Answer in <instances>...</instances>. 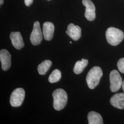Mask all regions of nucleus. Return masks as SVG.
<instances>
[{
    "instance_id": "ddd939ff",
    "label": "nucleus",
    "mask_w": 124,
    "mask_h": 124,
    "mask_svg": "<svg viewBox=\"0 0 124 124\" xmlns=\"http://www.w3.org/2000/svg\"><path fill=\"white\" fill-rule=\"evenodd\" d=\"M89 124H102L103 120L102 116L94 111H91L87 116Z\"/></svg>"
},
{
    "instance_id": "20e7f679",
    "label": "nucleus",
    "mask_w": 124,
    "mask_h": 124,
    "mask_svg": "<svg viewBox=\"0 0 124 124\" xmlns=\"http://www.w3.org/2000/svg\"><path fill=\"white\" fill-rule=\"evenodd\" d=\"M25 91L22 88L15 89L11 94L10 102L12 106L18 107L20 106L25 98Z\"/></svg>"
},
{
    "instance_id": "9b49d317",
    "label": "nucleus",
    "mask_w": 124,
    "mask_h": 124,
    "mask_svg": "<svg viewBox=\"0 0 124 124\" xmlns=\"http://www.w3.org/2000/svg\"><path fill=\"white\" fill-rule=\"evenodd\" d=\"M54 32V25L52 23L45 22L43 25V35L45 39L49 41L53 39Z\"/></svg>"
},
{
    "instance_id": "1a4fd4ad",
    "label": "nucleus",
    "mask_w": 124,
    "mask_h": 124,
    "mask_svg": "<svg viewBox=\"0 0 124 124\" xmlns=\"http://www.w3.org/2000/svg\"><path fill=\"white\" fill-rule=\"evenodd\" d=\"M10 38L13 46L18 50L22 49L24 46V43L21 34L19 32L11 33Z\"/></svg>"
},
{
    "instance_id": "0eeeda50",
    "label": "nucleus",
    "mask_w": 124,
    "mask_h": 124,
    "mask_svg": "<svg viewBox=\"0 0 124 124\" xmlns=\"http://www.w3.org/2000/svg\"><path fill=\"white\" fill-rule=\"evenodd\" d=\"M82 3L85 7V17L89 21H93L96 18L95 5L91 0H82Z\"/></svg>"
},
{
    "instance_id": "f3484780",
    "label": "nucleus",
    "mask_w": 124,
    "mask_h": 124,
    "mask_svg": "<svg viewBox=\"0 0 124 124\" xmlns=\"http://www.w3.org/2000/svg\"><path fill=\"white\" fill-rule=\"evenodd\" d=\"M117 67L119 70L124 74V58L120 59L117 63Z\"/></svg>"
},
{
    "instance_id": "7ed1b4c3",
    "label": "nucleus",
    "mask_w": 124,
    "mask_h": 124,
    "mask_svg": "<svg viewBox=\"0 0 124 124\" xmlns=\"http://www.w3.org/2000/svg\"><path fill=\"white\" fill-rule=\"evenodd\" d=\"M106 37L108 42L113 46L119 44L124 38L123 32L115 27L108 28L106 32Z\"/></svg>"
},
{
    "instance_id": "2eb2a0df",
    "label": "nucleus",
    "mask_w": 124,
    "mask_h": 124,
    "mask_svg": "<svg viewBox=\"0 0 124 124\" xmlns=\"http://www.w3.org/2000/svg\"><path fill=\"white\" fill-rule=\"evenodd\" d=\"M52 65V62L50 60H46L38 66V72L40 75H44L49 70Z\"/></svg>"
},
{
    "instance_id": "6ab92c4d",
    "label": "nucleus",
    "mask_w": 124,
    "mask_h": 124,
    "mask_svg": "<svg viewBox=\"0 0 124 124\" xmlns=\"http://www.w3.org/2000/svg\"><path fill=\"white\" fill-rule=\"evenodd\" d=\"M122 90L124 92V81H123V83H122Z\"/></svg>"
},
{
    "instance_id": "4468645a",
    "label": "nucleus",
    "mask_w": 124,
    "mask_h": 124,
    "mask_svg": "<svg viewBox=\"0 0 124 124\" xmlns=\"http://www.w3.org/2000/svg\"><path fill=\"white\" fill-rule=\"evenodd\" d=\"M88 61L87 59L82 58L81 61H78L75 63L74 68V72L76 74H80L84 70L85 68L87 66Z\"/></svg>"
},
{
    "instance_id": "a211bd4d",
    "label": "nucleus",
    "mask_w": 124,
    "mask_h": 124,
    "mask_svg": "<svg viewBox=\"0 0 124 124\" xmlns=\"http://www.w3.org/2000/svg\"><path fill=\"white\" fill-rule=\"evenodd\" d=\"M33 2V0H24V3L26 6L29 7Z\"/></svg>"
},
{
    "instance_id": "39448f33",
    "label": "nucleus",
    "mask_w": 124,
    "mask_h": 124,
    "mask_svg": "<svg viewBox=\"0 0 124 124\" xmlns=\"http://www.w3.org/2000/svg\"><path fill=\"white\" fill-rule=\"evenodd\" d=\"M109 80L110 83V89L112 92H116L122 87V79L119 72L116 70H113L110 72Z\"/></svg>"
},
{
    "instance_id": "6e6552de",
    "label": "nucleus",
    "mask_w": 124,
    "mask_h": 124,
    "mask_svg": "<svg viewBox=\"0 0 124 124\" xmlns=\"http://www.w3.org/2000/svg\"><path fill=\"white\" fill-rule=\"evenodd\" d=\"M0 60L2 69L4 71L8 70L11 66V55L7 50L2 49L0 50Z\"/></svg>"
},
{
    "instance_id": "423d86ee",
    "label": "nucleus",
    "mask_w": 124,
    "mask_h": 124,
    "mask_svg": "<svg viewBox=\"0 0 124 124\" xmlns=\"http://www.w3.org/2000/svg\"><path fill=\"white\" fill-rule=\"evenodd\" d=\"M42 39V33L40 29V23L36 21L34 23L33 31L30 36L31 42L33 45H38L41 43Z\"/></svg>"
},
{
    "instance_id": "f03ea898",
    "label": "nucleus",
    "mask_w": 124,
    "mask_h": 124,
    "mask_svg": "<svg viewBox=\"0 0 124 124\" xmlns=\"http://www.w3.org/2000/svg\"><path fill=\"white\" fill-rule=\"evenodd\" d=\"M102 74V69L99 67H94L90 70L86 77V83L89 88L93 89L99 84Z\"/></svg>"
},
{
    "instance_id": "f8f14e48",
    "label": "nucleus",
    "mask_w": 124,
    "mask_h": 124,
    "mask_svg": "<svg viewBox=\"0 0 124 124\" xmlns=\"http://www.w3.org/2000/svg\"><path fill=\"white\" fill-rule=\"evenodd\" d=\"M110 102L113 106L117 108H124V93L115 94L112 97Z\"/></svg>"
},
{
    "instance_id": "9d476101",
    "label": "nucleus",
    "mask_w": 124,
    "mask_h": 124,
    "mask_svg": "<svg viewBox=\"0 0 124 124\" xmlns=\"http://www.w3.org/2000/svg\"><path fill=\"white\" fill-rule=\"evenodd\" d=\"M66 33L73 40H77L81 36V30L79 26L71 23L68 25Z\"/></svg>"
},
{
    "instance_id": "4be33fe9",
    "label": "nucleus",
    "mask_w": 124,
    "mask_h": 124,
    "mask_svg": "<svg viewBox=\"0 0 124 124\" xmlns=\"http://www.w3.org/2000/svg\"></svg>"
},
{
    "instance_id": "aec40b11",
    "label": "nucleus",
    "mask_w": 124,
    "mask_h": 124,
    "mask_svg": "<svg viewBox=\"0 0 124 124\" xmlns=\"http://www.w3.org/2000/svg\"><path fill=\"white\" fill-rule=\"evenodd\" d=\"M4 3V0H0V5H2Z\"/></svg>"
},
{
    "instance_id": "f257e3e1",
    "label": "nucleus",
    "mask_w": 124,
    "mask_h": 124,
    "mask_svg": "<svg viewBox=\"0 0 124 124\" xmlns=\"http://www.w3.org/2000/svg\"><path fill=\"white\" fill-rule=\"evenodd\" d=\"M54 108L60 111L66 106L68 101V95L66 92L62 89L55 90L53 93Z\"/></svg>"
},
{
    "instance_id": "dca6fc26",
    "label": "nucleus",
    "mask_w": 124,
    "mask_h": 124,
    "mask_svg": "<svg viewBox=\"0 0 124 124\" xmlns=\"http://www.w3.org/2000/svg\"><path fill=\"white\" fill-rule=\"evenodd\" d=\"M61 78V72L59 70H54L48 78V80L51 83H54L59 81Z\"/></svg>"
},
{
    "instance_id": "412c9836",
    "label": "nucleus",
    "mask_w": 124,
    "mask_h": 124,
    "mask_svg": "<svg viewBox=\"0 0 124 124\" xmlns=\"http://www.w3.org/2000/svg\"><path fill=\"white\" fill-rule=\"evenodd\" d=\"M70 43H72V42H71V41H70Z\"/></svg>"
}]
</instances>
